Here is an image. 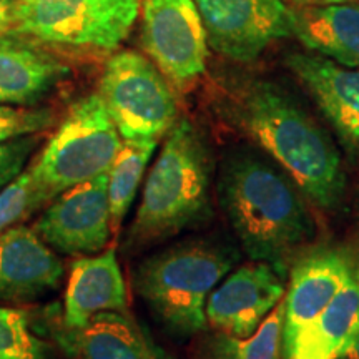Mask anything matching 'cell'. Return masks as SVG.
Listing matches in <instances>:
<instances>
[{"mask_svg": "<svg viewBox=\"0 0 359 359\" xmlns=\"http://www.w3.org/2000/svg\"><path fill=\"white\" fill-rule=\"evenodd\" d=\"M293 37L308 50L359 69V2L293 7Z\"/></svg>", "mask_w": 359, "mask_h": 359, "instance_id": "19", "label": "cell"}, {"mask_svg": "<svg viewBox=\"0 0 359 359\" xmlns=\"http://www.w3.org/2000/svg\"><path fill=\"white\" fill-rule=\"evenodd\" d=\"M359 338V286L353 271L346 285L293 339L283 343V359H341Z\"/></svg>", "mask_w": 359, "mask_h": 359, "instance_id": "18", "label": "cell"}, {"mask_svg": "<svg viewBox=\"0 0 359 359\" xmlns=\"http://www.w3.org/2000/svg\"><path fill=\"white\" fill-rule=\"evenodd\" d=\"M286 65L344 140L359 145V69L316 52H291Z\"/></svg>", "mask_w": 359, "mask_h": 359, "instance_id": "14", "label": "cell"}, {"mask_svg": "<svg viewBox=\"0 0 359 359\" xmlns=\"http://www.w3.org/2000/svg\"><path fill=\"white\" fill-rule=\"evenodd\" d=\"M98 95L123 140L167 135L178 120L173 85L150 58L135 50L107 60Z\"/></svg>", "mask_w": 359, "mask_h": 359, "instance_id": "7", "label": "cell"}, {"mask_svg": "<svg viewBox=\"0 0 359 359\" xmlns=\"http://www.w3.org/2000/svg\"><path fill=\"white\" fill-rule=\"evenodd\" d=\"M341 359H346V358H341Z\"/></svg>", "mask_w": 359, "mask_h": 359, "instance_id": "31", "label": "cell"}, {"mask_svg": "<svg viewBox=\"0 0 359 359\" xmlns=\"http://www.w3.org/2000/svg\"><path fill=\"white\" fill-rule=\"evenodd\" d=\"M57 339L80 359H163L128 311L100 313L80 327L62 326Z\"/></svg>", "mask_w": 359, "mask_h": 359, "instance_id": "17", "label": "cell"}, {"mask_svg": "<svg viewBox=\"0 0 359 359\" xmlns=\"http://www.w3.org/2000/svg\"><path fill=\"white\" fill-rule=\"evenodd\" d=\"M294 7H323L334 6V4H353L359 0H290Z\"/></svg>", "mask_w": 359, "mask_h": 359, "instance_id": "27", "label": "cell"}, {"mask_svg": "<svg viewBox=\"0 0 359 359\" xmlns=\"http://www.w3.org/2000/svg\"><path fill=\"white\" fill-rule=\"evenodd\" d=\"M122 142L98 92L75 102L29 165L45 203L72 187L109 173Z\"/></svg>", "mask_w": 359, "mask_h": 359, "instance_id": "6", "label": "cell"}, {"mask_svg": "<svg viewBox=\"0 0 359 359\" xmlns=\"http://www.w3.org/2000/svg\"><path fill=\"white\" fill-rule=\"evenodd\" d=\"M240 259L235 245L193 238L163 248L135 269V290L170 333L188 338L205 330L206 302Z\"/></svg>", "mask_w": 359, "mask_h": 359, "instance_id": "4", "label": "cell"}, {"mask_svg": "<svg viewBox=\"0 0 359 359\" xmlns=\"http://www.w3.org/2000/svg\"><path fill=\"white\" fill-rule=\"evenodd\" d=\"M35 147H37V138L34 135L0 143V191L11 185L27 168L25 165Z\"/></svg>", "mask_w": 359, "mask_h": 359, "instance_id": "25", "label": "cell"}, {"mask_svg": "<svg viewBox=\"0 0 359 359\" xmlns=\"http://www.w3.org/2000/svg\"><path fill=\"white\" fill-rule=\"evenodd\" d=\"M107 311H128V291L115 248L75 259L67 281L62 326L80 327Z\"/></svg>", "mask_w": 359, "mask_h": 359, "instance_id": "15", "label": "cell"}, {"mask_svg": "<svg viewBox=\"0 0 359 359\" xmlns=\"http://www.w3.org/2000/svg\"><path fill=\"white\" fill-rule=\"evenodd\" d=\"M64 264L34 228L13 224L0 235V304L40 299L60 286Z\"/></svg>", "mask_w": 359, "mask_h": 359, "instance_id": "12", "label": "cell"}, {"mask_svg": "<svg viewBox=\"0 0 359 359\" xmlns=\"http://www.w3.org/2000/svg\"><path fill=\"white\" fill-rule=\"evenodd\" d=\"M42 354L25 314L0 304V359H42Z\"/></svg>", "mask_w": 359, "mask_h": 359, "instance_id": "23", "label": "cell"}, {"mask_svg": "<svg viewBox=\"0 0 359 359\" xmlns=\"http://www.w3.org/2000/svg\"><path fill=\"white\" fill-rule=\"evenodd\" d=\"M208 45L235 62L258 58L293 34L294 11L285 0H195Z\"/></svg>", "mask_w": 359, "mask_h": 359, "instance_id": "9", "label": "cell"}, {"mask_svg": "<svg viewBox=\"0 0 359 359\" xmlns=\"http://www.w3.org/2000/svg\"><path fill=\"white\" fill-rule=\"evenodd\" d=\"M32 170L27 167L11 185L0 191V235L45 206Z\"/></svg>", "mask_w": 359, "mask_h": 359, "instance_id": "22", "label": "cell"}, {"mask_svg": "<svg viewBox=\"0 0 359 359\" xmlns=\"http://www.w3.org/2000/svg\"><path fill=\"white\" fill-rule=\"evenodd\" d=\"M142 0H20L7 32L53 52L107 55L132 32Z\"/></svg>", "mask_w": 359, "mask_h": 359, "instance_id": "5", "label": "cell"}, {"mask_svg": "<svg viewBox=\"0 0 359 359\" xmlns=\"http://www.w3.org/2000/svg\"><path fill=\"white\" fill-rule=\"evenodd\" d=\"M228 111L314 205L339 208L346 173L338 148L290 92L264 79L245 80L231 92Z\"/></svg>", "mask_w": 359, "mask_h": 359, "instance_id": "2", "label": "cell"}, {"mask_svg": "<svg viewBox=\"0 0 359 359\" xmlns=\"http://www.w3.org/2000/svg\"><path fill=\"white\" fill-rule=\"evenodd\" d=\"M351 258V266H353V275L356 278V283L359 286V246L356 250V257H349Z\"/></svg>", "mask_w": 359, "mask_h": 359, "instance_id": "28", "label": "cell"}, {"mask_svg": "<svg viewBox=\"0 0 359 359\" xmlns=\"http://www.w3.org/2000/svg\"><path fill=\"white\" fill-rule=\"evenodd\" d=\"M285 278L266 262L231 269L206 302V323L218 333L248 338L285 298Z\"/></svg>", "mask_w": 359, "mask_h": 359, "instance_id": "11", "label": "cell"}, {"mask_svg": "<svg viewBox=\"0 0 359 359\" xmlns=\"http://www.w3.org/2000/svg\"><path fill=\"white\" fill-rule=\"evenodd\" d=\"M283 299L248 338L218 333L206 348V359H283Z\"/></svg>", "mask_w": 359, "mask_h": 359, "instance_id": "21", "label": "cell"}, {"mask_svg": "<svg viewBox=\"0 0 359 359\" xmlns=\"http://www.w3.org/2000/svg\"><path fill=\"white\" fill-rule=\"evenodd\" d=\"M218 201L241 250L286 276L316 235V224L294 180L253 151H236L222 163Z\"/></svg>", "mask_w": 359, "mask_h": 359, "instance_id": "1", "label": "cell"}, {"mask_svg": "<svg viewBox=\"0 0 359 359\" xmlns=\"http://www.w3.org/2000/svg\"><path fill=\"white\" fill-rule=\"evenodd\" d=\"M53 123H55V114L50 109L0 105V143L32 137L50 128Z\"/></svg>", "mask_w": 359, "mask_h": 359, "instance_id": "24", "label": "cell"}, {"mask_svg": "<svg viewBox=\"0 0 359 359\" xmlns=\"http://www.w3.org/2000/svg\"><path fill=\"white\" fill-rule=\"evenodd\" d=\"M69 75L48 48L20 37L0 34V105H34Z\"/></svg>", "mask_w": 359, "mask_h": 359, "instance_id": "16", "label": "cell"}, {"mask_svg": "<svg viewBox=\"0 0 359 359\" xmlns=\"http://www.w3.org/2000/svg\"><path fill=\"white\" fill-rule=\"evenodd\" d=\"M156 145H158V140L155 138L123 140L109 173H107L111 231L114 233L120 230L125 217H127L145 170L155 154Z\"/></svg>", "mask_w": 359, "mask_h": 359, "instance_id": "20", "label": "cell"}, {"mask_svg": "<svg viewBox=\"0 0 359 359\" xmlns=\"http://www.w3.org/2000/svg\"><path fill=\"white\" fill-rule=\"evenodd\" d=\"M20 0H0V29L8 30V24H11V17L13 8Z\"/></svg>", "mask_w": 359, "mask_h": 359, "instance_id": "26", "label": "cell"}, {"mask_svg": "<svg viewBox=\"0 0 359 359\" xmlns=\"http://www.w3.org/2000/svg\"><path fill=\"white\" fill-rule=\"evenodd\" d=\"M142 47L180 92L206 70L208 39L195 0H142Z\"/></svg>", "mask_w": 359, "mask_h": 359, "instance_id": "8", "label": "cell"}, {"mask_svg": "<svg viewBox=\"0 0 359 359\" xmlns=\"http://www.w3.org/2000/svg\"><path fill=\"white\" fill-rule=\"evenodd\" d=\"M4 32H6V30H2V29H0V34H4Z\"/></svg>", "mask_w": 359, "mask_h": 359, "instance_id": "30", "label": "cell"}, {"mask_svg": "<svg viewBox=\"0 0 359 359\" xmlns=\"http://www.w3.org/2000/svg\"><path fill=\"white\" fill-rule=\"evenodd\" d=\"M34 231L58 253L80 257L105 250L111 235L107 173L57 195Z\"/></svg>", "mask_w": 359, "mask_h": 359, "instance_id": "10", "label": "cell"}, {"mask_svg": "<svg viewBox=\"0 0 359 359\" xmlns=\"http://www.w3.org/2000/svg\"><path fill=\"white\" fill-rule=\"evenodd\" d=\"M351 258L336 248H316L296 259L290 288L285 293L283 343L325 311L351 275Z\"/></svg>", "mask_w": 359, "mask_h": 359, "instance_id": "13", "label": "cell"}, {"mask_svg": "<svg viewBox=\"0 0 359 359\" xmlns=\"http://www.w3.org/2000/svg\"><path fill=\"white\" fill-rule=\"evenodd\" d=\"M344 358H346V359H359V338L354 341L351 349H349L348 354Z\"/></svg>", "mask_w": 359, "mask_h": 359, "instance_id": "29", "label": "cell"}, {"mask_svg": "<svg viewBox=\"0 0 359 359\" xmlns=\"http://www.w3.org/2000/svg\"><path fill=\"white\" fill-rule=\"evenodd\" d=\"M212 218V155L188 118H178L148 172L123 248L138 253Z\"/></svg>", "mask_w": 359, "mask_h": 359, "instance_id": "3", "label": "cell"}]
</instances>
